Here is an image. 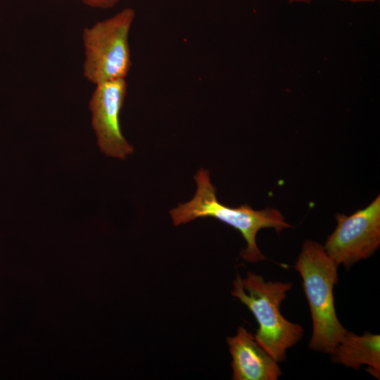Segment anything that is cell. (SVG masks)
I'll list each match as a JSON object with an SVG mask.
<instances>
[{
	"mask_svg": "<svg viewBox=\"0 0 380 380\" xmlns=\"http://www.w3.org/2000/svg\"><path fill=\"white\" fill-rule=\"evenodd\" d=\"M227 342L232 357V379L277 380L282 374L277 362L243 327Z\"/></svg>",
	"mask_w": 380,
	"mask_h": 380,
	"instance_id": "obj_7",
	"label": "cell"
},
{
	"mask_svg": "<svg viewBox=\"0 0 380 380\" xmlns=\"http://www.w3.org/2000/svg\"><path fill=\"white\" fill-rule=\"evenodd\" d=\"M293 267L302 277L312 320L309 348L331 354L347 331L339 322L334 306V287L338 281V266L322 246L306 241Z\"/></svg>",
	"mask_w": 380,
	"mask_h": 380,
	"instance_id": "obj_2",
	"label": "cell"
},
{
	"mask_svg": "<svg viewBox=\"0 0 380 380\" xmlns=\"http://www.w3.org/2000/svg\"><path fill=\"white\" fill-rule=\"evenodd\" d=\"M334 231L327 238L324 249L339 266L350 267L369 258L380 245V196L369 205L346 216L336 214Z\"/></svg>",
	"mask_w": 380,
	"mask_h": 380,
	"instance_id": "obj_5",
	"label": "cell"
},
{
	"mask_svg": "<svg viewBox=\"0 0 380 380\" xmlns=\"http://www.w3.org/2000/svg\"><path fill=\"white\" fill-rule=\"evenodd\" d=\"M314 0H288L289 4H308ZM347 2H350L353 4H361V3H374L378 0H341Z\"/></svg>",
	"mask_w": 380,
	"mask_h": 380,
	"instance_id": "obj_10",
	"label": "cell"
},
{
	"mask_svg": "<svg viewBox=\"0 0 380 380\" xmlns=\"http://www.w3.org/2000/svg\"><path fill=\"white\" fill-rule=\"evenodd\" d=\"M194 179L197 189L194 198L170 211L174 225L179 226L198 218L218 220L241 234L246 246L240 255L247 262H257L266 258L256 243V235L261 229L274 228L279 233L292 227L275 208L255 210L247 204L230 207L221 203L217 198L216 189L208 170L199 169Z\"/></svg>",
	"mask_w": 380,
	"mask_h": 380,
	"instance_id": "obj_1",
	"label": "cell"
},
{
	"mask_svg": "<svg viewBox=\"0 0 380 380\" xmlns=\"http://www.w3.org/2000/svg\"><path fill=\"white\" fill-rule=\"evenodd\" d=\"M135 11L127 7L82 32L83 75L95 85L125 79L131 65L129 35Z\"/></svg>",
	"mask_w": 380,
	"mask_h": 380,
	"instance_id": "obj_4",
	"label": "cell"
},
{
	"mask_svg": "<svg viewBox=\"0 0 380 380\" xmlns=\"http://www.w3.org/2000/svg\"><path fill=\"white\" fill-rule=\"evenodd\" d=\"M127 91L125 79L100 83L96 85L89 103L91 126L100 151L122 160L134 152L122 134L120 120Z\"/></svg>",
	"mask_w": 380,
	"mask_h": 380,
	"instance_id": "obj_6",
	"label": "cell"
},
{
	"mask_svg": "<svg viewBox=\"0 0 380 380\" xmlns=\"http://www.w3.org/2000/svg\"><path fill=\"white\" fill-rule=\"evenodd\" d=\"M233 286L232 295L249 309L258 324L256 341L277 362L285 360L286 350L303 336L302 327L285 319L280 311L292 283L266 281L248 272L244 278L237 274Z\"/></svg>",
	"mask_w": 380,
	"mask_h": 380,
	"instance_id": "obj_3",
	"label": "cell"
},
{
	"mask_svg": "<svg viewBox=\"0 0 380 380\" xmlns=\"http://www.w3.org/2000/svg\"><path fill=\"white\" fill-rule=\"evenodd\" d=\"M86 6L93 8L108 9L114 7L120 0H80Z\"/></svg>",
	"mask_w": 380,
	"mask_h": 380,
	"instance_id": "obj_9",
	"label": "cell"
},
{
	"mask_svg": "<svg viewBox=\"0 0 380 380\" xmlns=\"http://www.w3.org/2000/svg\"><path fill=\"white\" fill-rule=\"evenodd\" d=\"M332 361L347 367L359 369L367 366L366 371L379 379L380 336L364 332L361 336L346 331L333 352Z\"/></svg>",
	"mask_w": 380,
	"mask_h": 380,
	"instance_id": "obj_8",
	"label": "cell"
}]
</instances>
